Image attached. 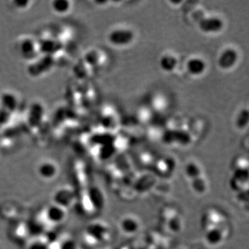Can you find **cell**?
Returning <instances> with one entry per match:
<instances>
[{
  "instance_id": "cell-20",
  "label": "cell",
  "mask_w": 249,
  "mask_h": 249,
  "mask_svg": "<svg viewBox=\"0 0 249 249\" xmlns=\"http://www.w3.org/2000/svg\"><path fill=\"white\" fill-rule=\"evenodd\" d=\"M12 4L17 9L23 11V10L28 9L29 6L32 4V2L28 1V0H16L12 2Z\"/></svg>"
},
{
  "instance_id": "cell-22",
  "label": "cell",
  "mask_w": 249,
  "mask_h": 249,
  "mask_svg": "<svg viewBox=\"0 0 249 249\" xmlns=\"http://www.w3.org/2000/svg\"><path fill=\"white\" fill-rule=\"evenodd\" d=\"M169 3H170L171 5H181L182 3H184L183 1H169Z\"/></svg>"
},
{
  "instance_id": "cell-11",
  "label": "cell",
  "mask_w": 249,
  "mask_h": 249,
  "mask_svg": "<svg viewBox=\"0 0 249 249\" xmlns=\"http://www.w3.org/2000/svg\"><path fill=\"white\" fill-rule=\"evenodd\" d=\"M158 64L161 71L171 73L176 70L178 65V58L173 53L166 52L160 56Z\"/></svg>"
},
{
  "instance_id": "cell-2",
  "label": "cell",
  "mask_w": 249,
  "mask_h": 249,
  "mask_svg": "<svg viewBox=\"0 0 249 249\" xmlns=\"http://www.w3.org/2000/svg\"><path fill=\"white\" fill-rule=\"evenodd\" d=\"M159 220L167 232L178 234L183 228V219L181 213L176 207L172 206H165L160 209Z\"/></svg>"
},
{
  "instance_id": "cell-3",
  "label": "cell",
  "mask_w": 249,
  "mask_h": 249,
  "mask_svg": "<svg viewBox=\"0 0 249 249\" xmlns=\"http://www.w3.org/2000/svg\"><path fill=\"white\" fill-rule=\"evenodd\" d=\"M136 33L127 26H117L109 31L107 40L115 47H126L134 42Z\"/></svg>"
},
{
  "instance_id": "cell-4",
  "label": "cell",
  "mask_w": 249,
  "mask_h": 249,
  "mask_svg": "<svg viewBox=\"0 0 249 249\" xmlns=\"http://www.w3.org/2000/svg\"><path fill=\"white\" fill-rule=\"evenodd\" d=\"M197 24L200 32L209 35L221 33L225 26L223 18L216 14H205Z\"/></svg>"
},
{
  "instance_id": "cell-21",
  "label": "cell",
  "mask_w": 249,
  "mask_h": 249,
  "mask_svg": "<svg viewBox=\"0 0 249 249\" xmlns=\"http://www.w3.org/2000/svg\"><path fill=\"white\" fill-rule=\"evenodd\" d=\"M61 249H76V246L73 241L68 240V241L64 243L62 246H61Z\"/></svg>"
},
{
  "instance_id": "cell-12",
  "label": "cell",
  "mask_w": 249,
  "mask_h": 249,
  "mask_svg": "<svg viewBox=\"0 0 249 249\" xmlns=\"http://www.w3.org/2000/svg\"><path fill=\"white\" fill-rule=\"evenodd\" d=\"M189 183H190L191 191L195 195H200V196L206 195L209 190V182L204 174L189 181Z\"/></svg>"
},
{
  "instance_id": "cell-5",
  "label": "cell",
  "mask_w": 249,
  "mask_h": 249,
  "mask_svg": "<svg viewBox=\"0 0 249 249\" xmlns=\"http://www.w3.org/2000/svg\"><path fill=\"white\" fill-rule=\"evenodd\" d=\"M240 59V53L233 46H227L223 48L217 57V65L219 68L223 71L232 70Z\"/></svg>"
},
{
  "instance_id": "cell-6",
  "label": "cell",
  "mask_w": 249,
  "mask_h": 249,
  "mask_svg": "<svg viewBox=\"0 0 249 249\" xmlns=\"http://www.w3.org/2000/svg\"><path fill=\"white\" fill-rule=\"evenodd\" d=\"M17 51L23 59L28 61L34 60L40 53L39 41L31 36L23 37L18 42Z\"/></svg>"
},
{
  "instance_id": "cell-16",
  "label": "cell",
  "mask_w": 249,
  "mask_h": 249,
  "mask_svg": "<svg viewBox=\"0 0 249 249\" xmlns=\"http://www.w3.org/2000/svg\"><path fill=\"white\" fill-rule=\"evenodd\" d=\"M50 7L56 15H66L72 9V2L70 0H54L51 2Z\"/></svg>"
},
{
  "instance_id": "cell-19",
  "label": "cell",
  "mask_w": 249,
  "mask_h": 249,
  "mask_svg": "<svg viewBox=\"0 0 249 249\" xmlns=\"http://www.w3.org/2000/svg\"><path fill=\"white\" fill-rule=\"evenodd\" d=\"M99 53L96 50L94 51H89L87 53L86 55V59H90V60H87V63L89 64V66H97V64L99 63Z\"/></svg>"
},
{
  "instance_id": "cell-8",
  "label": "cell",
  "mask_w": 249,
  "mask_h": 249,
  "mask_svg": "<svg viewBox=\"0 0 249 249\" xmlns=\"http://www.w3.org/2000/svg\"><path fill=\"white\" fill-rule=\"evenodd\" d=\"M119 227L126 235H134L141 229V220L134 214H125L120 219Z\"/></svg>"
},
{
  "instance_id": "cell-10",
  "label": "cell",
  "mask_w": 249,
  "mask_h": 249,
  "mask_svg": "<svg viewBox=\"0 0 249 249\" xmlns=\"http://www.w3.org/2000/svg\"><path fill=\"white\" fill-rule=\"evenodd\" d=\"M38 175L44 180H52L57 175L58 167L53 160H43L36 168Z\"/></svg>"
},
{
  "instance_id": "cell-13",
  "label": "cell",
  "mask_w": 249,
  "mask_h": 249,
  "mask_svg": "<svg viewBox=\"0 0 249 249\" xmlns=\"http://www.w3.org/2000/svg\"><path fill=\"white\" fill-rule=\"evenodd\" d=\"M46 217L48 220L53 223H59L63 222L66 219V208L58 205H51L48 207L46 211Z\"/></svg>"
},
{
  "instance_id": "cell-15",
  "label": "cell",
  "mask_w": 249,
  "mask_h": 249,
  "mask_svg": "<svg viewBox=\"0 0 249 249\" xmlns=\"http://www.w3.org/2000/svg\"><path fill=\"white\" fill-rule=\"evenodd\" d=\"M184 173H185V176L188 181L196 178L200 175L204 174V172L202 170V167L198 164L197 161L195 160H191L186 163L185 165V169H184Z\"/></svg>"
},
{
  "instance_id": "cell-7",
  "label": "cell",
  "mask_w": 249,
  "mask_h": 249,
  "mask_svg": "<svg viewBox=\"0 0 249 249\" xmlns=\"http://www.w3.org/2000/svg\"><path fill=\"white\" fill-rule=\"evenodd\" d=\"M185 69L189 75L197 78L203 75L207 71V61L199 56H190L186 61Z\"/></svg>"
},
{
  "instance_id": "cell-1",
  "label": "cell",
  "mask_w": 249,
  "mask_h": 249,
  "mask_svg": "<svg viewBox=\"0 0 249 249\" xmlns=\"http://www.w3.org/2000/svg\"><path fill=\"white\" fill-rule=\"evenodd\" d=\"M201 229L205 243L212 248L224 245L231 234L228 215L216 207H207L201 217Z\"/></svg>"
},
{
  "instance_id": "cell-9",
  "label": "cell",
  "mask_w": 249,
  "mask_h": 249,
  "mask_svg": "<svg viewBox=\"0 0 249 249\" xmlns=\"http://www.w3.org/2000/svg\"><path fill=\"white\" fill-rule=\"evenodd\" d=\"M19 99L14 92L6 90L0 94V106L7 113L17 111L19 107Z\"/></svg>"
},
{
  "instance_id": "cell-17",
  "label": "cell",
  "mask_w": 249,
  "mask_h": 249,
  "mask_svg": "<svg viewBox=\"0 0 249 249\" xmlns=\"http://www.w3.org/2000/svg\"><path fill=\"white\" fill-rule=\"evenodd\" d=\"M44 115H45V110L42 106L38 104H34L28 113L29 124L36 126L40 124Z\"/></svg>"
},
{
  "instance_id": "cell-14",
  "label": "cell",
  "mask_w": 249,
  "mask_h": 249,
  "mask_svg": "<svg viewBox=\"0 0 249 249\" xmlns=\"http://www.w3.org/2000/svg\"><path fill=\"white\" fill-rule=\"evenodd\" d=\"M74 199V194L73 191L69 189H61L55 195V200L56 202L55 204L61 206L66 208L72 203Z\"/></svg>"
},
{
  "instance_id": "cell-18",
  "label": "cell",
  "mask_w": 249,
  "mask_h": 249,
  "mask_svg": "<svg viewBox=\"0 0 249 249\" xmlns=\"http://www.w3.org/2000/svg\"><path fill=\"white\" fill-rule=\"evenodd\" d=\"M249 122V109L243 108L238 113L235 119V125L239 129L244 130L248 127Z\"/></svg>"
}]
</instances>
